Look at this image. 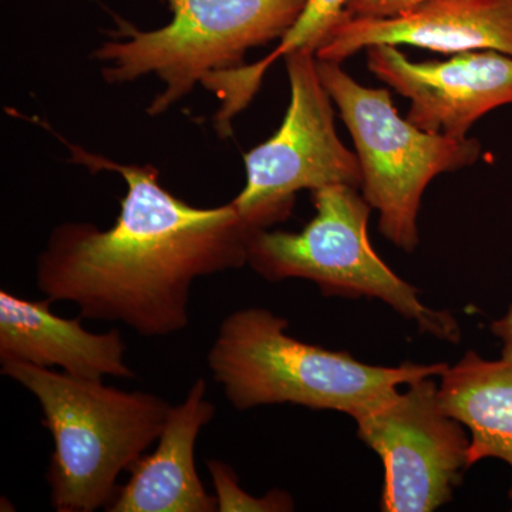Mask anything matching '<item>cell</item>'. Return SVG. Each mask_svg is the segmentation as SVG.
I'll use <instances>...</instances> for the list:
<instances>
[{
  "instance_id": "1",
  "label": "cell",
  "mask_w": 512,
  "mask_h": 512,
  "mask_svg": "<svg viewBox=\"0 0 512 512\" xmlns=\"http://www.w3.org/2000/svg\"><path fill=\"white\" fill-rule=\"evenodd\" d=\"M74 164L123 177L127 192L113 227L63 222L36 265L46 298L72 302L86 319L120 322L146 338L190 325L191 289L202 276L248 264L255 225L235 205L198 208L160 183L151 164H120L64 140Z\"/></svg>"
},
{
  "instance_id": "2",
  "label": "cell",
  "mask_w": 512,
  "mask_h": 512,
  "mask_svg": "<svg viewBox=\"0 0 512 512\" xmlns=\"http://www.w3.org/2000/svg\"><path fill=\"white\" fill-rule=\"evenodd\" d=\"M288 322L262 308L232 312L222 320L208 352V367L237 410L295 404L335 410L353 420L392 399L402 386L443 375L447 365H366L286 333Z\"/></svg>"
},
{
  "instance_id": "3",
  "label": "cell",
  "mask_w": 512,
  "mask_h": 512,
  "mask_svg": "<svg viewBox=\"0 0 512 512\" xmlns=\"http://www.w3.org/2000/svg\"><path fill=\"white\" fill-rule=\"evenodd\" d=\"M2 375L28 389L42 409L53 439L46 478L57 512L107 510L120 490L117 478L160 439L173 407L157 394L29 363L3 362Z\"/></svg>"
},
{
  "instance_id": "4",
  "label": "cell",
  "mask_w": 512,
  "mask_h": 512,
  "mask_svg": "<svg viewBox=\"0 0 512 512\" xmlns=\"http://www.w3.org/2000/svg\"><path fill=\"white\" fill-rule=\"evenodd\" d=\"M168 25L140 30L124 20L114 37L94 49L107 84L133 83L154 74L164 89L148 104L157 117L191 94L208 76L244 66L249 50L282 39L306 0H161Z\"/></svg>"
},
{
  "instance_id": "5",
  "label": "cell",
  "mask_w": 512,
  "mask_h": 512,
  "mask_svg": "<svg viewBox=\"0 0 512 512\" xmlns=\"http://www.w3.org/2000/svg\"><path fill=\"white\" fill-rule=\"evenodd\" d=\"M316 214L299 232L258 229L248 244V264L269 282L305 279L323 295L379 299L420 332L458 343L454 316L421 302L419 289L404 281L377 255L367 234L369 202L359 188L329 185L312 191Z\"/></svg>"
},
{
  "instance_id": "6",
  "label": "cell",
  "mask_w": 512,
  "mask_h": 512,
  "mask_svg": "<svg viewBox=\"0 0 512 512\" xmlns=\"http://www.w3.org/2000/svg\"><path fill=\"white\" fill-rule=\"evenodd\" d=\"M318 60V72L355 143L363 197L379 212V231L397 248L419 247L421 198L434 178L477 163L476 138L429 133L403 119L386 89L357 83L342 63Z\"/></svg>"
},
{
  "instance_id": "7",
  "label": "cell",
  "mask_w": 512,
  "mask_h": 512,
  "mask_svg": "<svg viewBox=\"0 0 512 512\" xmlns=\"http://www.w3.org/2000/svg\"><path fill=\"white\" fill-rule=\"evenodd\" d=\"M285 57L291 99L278 131L244 156L247 183L232 204L256 228L266 229L292 214L299 191L329 185L360 190L356 153L342 143L335 110L311 52Z\"/></svg>"
},
{
  "instance_id": "8",
  "label": "cell",
  "mask_w": 512,
  "mask_h": 512,
  "mask_svg": "<svg viewBox=\"0 0 512 512\" xmlns=\"http://www.w3.org/2000/svg\"><path fill=\"white\" fill-rule=\"evenodd\" d=\"M355 421L384 466V512H431L451 500L470 468V434L444 412L434 376L414 380Z\"/></svg>"
},
{
  "instance_id": "9",
  "label": "cell",
  "mask_w": 512,
  "mask_h": 512,
  "mask_svg": "<svg viewBox=\"0 0 512 512\" xmlns=\"http://www.w3.org/2000/svg\"><path fill=\"white\" fill-rule=\"evenodd\" d=\"M366 52L370 73L410 100L407 120L429 133L463 140L485 114L512 104V56L504 53L477 50L416 63L399 46Z\"/></svg>"
},
{
  "instance_id": "10",
  "label": "cell",
  "mask_w": 512,
  "mask_h": 512,
  "mask_svg": "<svg viewBox=\"0 0 512 512\" xmlns=\"http://www.w3.org/2000/svg\"><path fill=\"white\" fill-rule=\"evenodd\" d=\"M376 45L414 46L446 55L495 50L512 56V0H424L389 18L346 13L315 56L342 63Z\"/></svg>"
},
{
  "instance_id": "11",
  "label": "cell",
  "mask_w": 512,
  "mask_h": 512,
  "mask_svg": "<svg viewBox=\"0 0 512 512\" xmlns=\"http://www.w3.org/2000/svg\"><path fill=\"white\" fill-rule=\"evenodd\" d=\"M52 303L49 298L29 301L0 291V363L60 367L82 379L134 377L124 360L127 345L119 329L89 332L80 323L82 315L60 318L50 311Z\"/></svg>"
},
{
  "instance_id": "12",
  "label": "cell",
  "mask_w": 512,
  "mask_h": 512,
  "mask_svg": "<svg viewBox=\"0 0 512 512\" xmlns=\"http://www.w3.org/2000/svg\"><path fill=\"white\" fill-rule=\"evenodd\" d=\"M205 393L207 383L198 379L184 402L171 407L156 450L134 464L130 480L121 485L106 511H218L217 497L207 493L195 467V443L215 416V406Z\"/></svg>"
},
{
  "instance_id": "13",
  "label": "cell",
  "mask_w": 512,
  "mask_h": 512,
  "mask_svg": "<svg viewBox=\"0 0 512 512\" xmlns=\"http://www.w3.org/2000/svg\"><path fill=\"white\" fill-rule=\"evenodd\" d=\"M439 399L470 434L468 466L497 458L512 470V343H504L500 359L470 350L448 366L440 376Z\"/></svg>"
},
{
  "instance_id": "14",
  "label": "cell",
  "mask_w": 512,
  "mask_h": 512,
  "mask_svg": "<svg viewBox=\"0 0 512 512\" xmlns=\"http://www.w3.org/2000/svg\"><path fill=\"white\" fill-rule=\"evenodd\" d=\"M348 2L349 0H306L305 8L295 25L282 37L276 50L265 57L266 66H271L279 57L295 50L316 55V50L325 42L330 30L346 15Z\"/></svg>"
},
{
  "instance_id": "15",
  "label": "cell",
  "mask_w": 512,
  "mask_h": 512,
  "mask_svg": "<svg viewBox=\"0 0 512 512\" xmlns=\"http://www.w3.org/2000/svg\"><path fill=\"white\" fill-rule=\"evenodd\" d=\"M220 512H288L295 510L291 495L281 490L254 497L239 487L238 477L224 461L207 460Z\"/></svg>"
},
{
  "instance_id": "16",
  "label": "cell",
  "mask_w": 512,
  "mask_h": 512,
  "mask_svg": "<svg viewBox=\"0 0 512 512\" xmlns=\"http://www.w3.org/2000/svg\"><path fill=\"white\" fill-rule=\"evenodd\" d=\"M424 0H349L346 13L356 18H389L420 5Z\"/></svg>"
},
{
  "instance_id": "17",
  "label": "cell",
  "mask_w": 512,
  "mask_h": 512,
  "mask_svg": "<svg viewBox=\"0 0 512 512\" xmlns=\"http://www.w3.org/2000/svg\"><path fill=\"white\" fill-rule=\"evenodd\" d=\"M491 332L504 343H512V305L503 318L495 320L491 325Z\"/></svg>"
},
{
  "instance_id": "18",
  "label": "cell",
  "mask_w": 512,
  "mask_h": 512,
  "mask_svg": "<svg viewBox=\"0 0 512 512\" xmlns=\"http://www.w3.org/2000/svg\"><path fill=\"white\" fill-rule=\"evenodd\" d=\"M510 498L512 500V488H511V491H510Z\"/></svg>"
}]
</instances>
